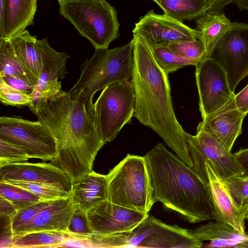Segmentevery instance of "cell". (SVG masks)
I'll return each mask as SVG.
<instances>
[{"label": "cell", "instance_id": "obj_42", "mask_svg": "<svg viewBox=\"0 0 248 248\" xmlns=\"http://www.w3.org/2000/svg\"><path fill=\"white\" fill-rule=\"evenodd\" d=\"M209 6L208 11L222 12L223 9L234 0H208Z\"/></svg>", "mask_w": 248, "mask_h": 248}, {"label": "cell", "instance_id": "obj_18", "mask_svg": "<svg viewBox=\"0 0 248 248\" xmlns=\"http://www.w3.org/2000/svg\"><path fill=\"white\" fill-rule=\"evenodd\" d=\"M74 209L70 195L51 201L31 221L21 228L14 238L40 231H57L67 233L69 222Z\"/></svg>", "mask_w": 248, "mask_h": 248}, {"label": "cell", "instance_id": "obj_39", "mask_svg": "<svg viewBox=\"0 0 248 248\" xmlns=\"http://www.w3.org/2000/svg\"><path fill=\"white\" fill-rule=\"evenodd\" d=\"M234 100L238 109L246 116L248 113V84L235 94Z\"/></svg>", "mask_w": 248, "mask_h": 248}, {"label": "cell", "instance_id": "obj_40", "mask_svg": "<svg viewBox=\"0 0 248 248\" xmlns=\"http://www.w3.org/2000/svg\"><path fill=\"white\" fill-rule=\"evenodd\" d=\"M233 155L243 175L248 176V148L241 149Z\"/></svg>", "mask_w": 248, "mask_h": 248}, {"label": "cell", "instance_id": "obj_10", "mask_svg": "<svg viewBox=\"0 0 248 248\" xmlns=\"http://www.w3.org/2000/svg\"><path fill=\"white\" fill-rule=\"evenodd\" d=\"M0 138L19 145L30 158L51 161L56 155V144L52 136L37 121L19 116H0Z\"/></svg>", "mask_w": 248, "mask_h": 248}, {"label": "cell", "instance_id": "obj_20", "mask_svg": "<svg viewBox=\"0 0 248 248\" xmlns=\"http://www.w3.org/2000/svg\"><path fill=\"white\" fill-rule=\"evenodd\" d=\"M107 175L92 170L72 186L70 197L75 208L88 212L107 200Z\"/></svg>", "mask_w": 248, "mask_h": 248}, {"label": "cell", "instance_id": "obj_32", "mask_svg": "<svg viewBox=\"0 0 248 248\" xmlns=\"http://www.w3.org/2000/svg\"><path fill=\"white\" fill-rule=\"evenodd\" d=\"M163 46L186 59L202 62L208 57L203 44L199 39L171 43Z\"/></svg>", "mask_w": 248, "mask_h": 248}, {"label": "cell", "instance_id": "obj_37", "mask_svg": "<svg viewBox=\"0 0 248 248\" xmlns=\"http://www.w3.org/2000/svg\"><path fill=\"white\" fill-rule=\"evenodd\" d=\"M0 248H11L14 239L12 217L0 215Z\"/></svg>", "mask_w": 248, "mask_h": 248}, {"label": "cell", "instance_id": "obj_13", "mask_svg": "<svg viewBox=\"0 0 248 248\" xmlns=\"http://www.w3.org/2000/svg\"><path fill=\"white\" fill-rule=\"evenodd\" d=\"M196 67L199 108L203 120L225 105L235 94L225 71L213 58H205Z\"/></svg>", "mask_w": 248, "mask_h": 248}, {"label": "cell", "instance_id": "obj_6", "mask_svg": "<svg viewBox=\"0 0 248 248\" xmlns=\"http://www.w3.org/2000/svg\"><path fill=\"white\" fill-rule=\"evenodd\" d=\"M106 175L107 201L149 213L154 202L144 156L127 154Z\"/></svg>", "mask_w": 248, "mask_h": 248}, {"label": "cell", "instance_id": "obj_22", "mask_svg": "<svg viewBox=\"0 0 248 248\" xmlns=\"http://www.w3.org/2000/svg\"><path fill=\"white\" fill-rule=\"evenodd\" d=\"M37 0H8L2 22L0 24V38H9L34 24Z\"/></svg>", "mask_w": 248, "mask_h": 248}, {"label": "cell", "instance_id": "obj_36", "mask_svg": "<svg viewBox=\"0 0 248 248\" xmlns=\"http://www.w3.org/2000/svg\"><path fill=\"white\" fill-rule=\"evenodd\" d=\"M51 201H42L27 208L18 210L12 217V226L14 238L17 232L43 208L47 206Z\"/></svg>", "mask_w": 248, "mask_h": 248}, {"label": "cell", "instance_id": "obj_8", "mask_svg": "<svg viewBox=\"0 0 248 248\" xmlns=\"http://www.w3.org/2000/svg\"><path fill=\"white\" fill-rule=\"evenodd\" d=\"M135 94L131 81L108 85L93 104L94 123L102 141H113L134 116Z\"/></svg>", "mask_w": 248, "mask_h": 248}, {"label": "cell", "instance_id": "obj_27", "mask_svg": "<svg viewBox=\"0 0 248 248\" xmlns=\"http://www.w3.org/2000/svg\"><path fill=\"white\" fill-rule=\"evenodd\" d=\"M5 76L23 79L34 86L38 82L21 64L10 41L0 38V77Z\"/></svg>", "mask_w": 248, "mask_h": 248}, {"label": "cell", "instance_id": "obj_21", "mask_svg": "<svg viewBox=\"0 0 248 248\" xmlns=\"http://www.w3.org/2000/svg\"><path fill=\"white\" fill-rule=\"evenodd\" d=\"M192 232L198 240L210 241L207 247L248 248V232H239L224 223L209 221Z\"/></svg>", "mask_w": 248, "mask_h": 248}, {"label": "cell", "instance_id": "obj_12", "mask_svg": "<svg viewBox=\"0 0 248 248\" xmlns=\"http://www.w3.org/2000/svg\"><path fill=\"white\" fill-rule=\"evenodd\" d=\"M225 71L231 90L248 76V24L232 22L211 56Z\"/></svg>", "mask_w": 248, "mask_h": 248}, {"label": "cell", "instance_id": "obj_17", "mask_svg": "<svg viewBox=\"0 0 248 248\" xmlns=\"http://www.w3.org/2000/svg\"><path fill=\"white\" fill-rule=\"evenodd\" d=\"M234 97L203 119L197 126L210 134L230 151L242 133L246 116L237 108Z\"/></svg>", "mask_w": 248, "mask_h": 248}, {"label": "cell", "instance_id": "obj_34", "mask_svg": "<svg viewBox=\"0 0 248 248\" xmlns=\"http://www.w3.org/2000/svg\"><path fill=\"white\" fill-rule=\"evenodd\" d=\"M0 100L5 106L22 108L29 107L32 98L31 94L13 88L0 77Z\"/></svg>", "mask_w": 248, "mask_h": 248}, {"label": "cell", "instance_id": "obj_3", "mask_svg": "<svg viewBox=\"0 0 248 248\" xmlns=\"http://www.w3.org/2000/svg\"><path fill=\"white\" fill-rule=\"evenodd\" d=\"M144 156L154 203L161 202L191 223L211 220L224 223L207 185L192 168L162 143Z\"/></svg>", "mask_w": 248, "mask_h": 248}, {"label": "cell", "instance_id": "obj_7", "mask_svg": "<svg viewBox=\"0 0 248 248\" xmlns=\"http://www.w3.org/2000/svg\"><path fill=\"white\" fill-rule=\"evenodd\" d=\"M60 13L95 48H108L120 36L117 11L107 0H65Z\"/></svg>", "mask_w": 248, "mask_h": 248}, {"label": "cell", "instance_id": "obj_14", "mask_svg": "<svg viewBox=\"0 0 248 248\" xmlns=\"http://www.w3.org/2000/svg\"><path fill=\"white\" fill-rule=\"evenodd\" d=\"M133 33L141 36L150 45L163 46L187 40L198 39V32L165 14L148 11L135 23Z\"/></svg>", "mask_w": 248, "mask_h": 248}, {"label": "cell", "instance_id": "obj_24", "mask_svg": "<svg viewBox=\"0 0 248 248\" xmlns=\"http://www.w3.org/2000/svg\"><path fill=\"white\" fill-rule=\"evenodd\" d=\"M21 64L37 80L41 72V60L36 36L25 30L9 38Z\"/></svg>", "mask_w": 248, "mask_h": 248}, {"label": "cell", "instance_id": "obj_33", "mask_svg": "<svg viewBox=\"0 0 248 248\" xmlns=\"http://www.w3.org/2000/svg\"><path fill=\"white\" fill-rule=\"evenodd\" d=\"M224 182L234 203L243 213L248 205V176H234Z\"/></svg>", "mask_w": 248, "mask_h": 248}, {"label": "cell", "instance_id": "obj_44", "mask_svg": "<svg viewBox=\"0 0 248 248\" xmlns=\"http://www.w3.org/2000/svg\"><path fill=\"white\" fill-rule=\"evenodd\" d=\"M0 24L2 22L8 0H0Z\"/></svg>", "mask_w": 248, "mask_h": 248}, {"label": "cell", "instance_id": "obj_46", "mask_svg": "<svg viewBox=\"0 0 248 248\" xmlns=\"http://www.w3.org/2000/svg\"><path fill=\"white\" fill-rule=\"evenodd\" d=\"M58 2H62V1H64L65 0H57Z\"/></svg>", "mask_w": 248, "mask_h": 248}, {"label": "cell", "instance_id": "obj_11", "mask_svg": "<svg viewBox=\"0 0 248 248\" xmlns=\"http://www.w3.org/2000/svg\"><path fill=\"white\" fill-rule=\"evenodd\" d=\"M36 45L41 60V72L29 107L36 115L46 108L49 101L63 91L59 79H63L67 74L66 63L70 58L66 52L52 48L47 38L37 39Z\"/></svg>", "mask_w": 248, "mask_h": 248}, {"label": "cell", "instance_id": "obj_2", "mask_svg": "<svg viewBox=\"0 0 248 248\" xmlns=\"http://www.w3.org/2000/svg\"><path fill=\"white\" fill-rule=\"evenodd\" d=\"M131 82L135 94L134 116L156 132L186 165L193 163L186 135L174 112L168 75L158 65L146 41L134 34Z\"/></svg>", "mask_w": 248, "mask_h": 248}, {"label": "cell", "instance_id": "obj_9", "mask_svg": "<svg viewBox=\"0 0 248 248\" xmlns=\"http://www.w3.org/2000/svg\"><path fill=\"white\" fill-rule=\"evenodd\" d=\"M187 149L192 169L208 185L205 163L209 161L224 181L243 175L235 156L210 134L197 127L195 135L187 133Z\"/></svg>", "mask_w": 248, "mask_h": 248}, {"label": "cell", "instance_id": "obj_43", "mask_svg": "<svg viewBox=\"0 0 248 248\" xmlns=\"http://www.w3.org/2000/svg\"><path fill=\"white\" fill-rule=\"evenodd\" d=\"M240 10H248V0H234Z\"/></svg>", "mask_w": 248, "mask_h": 248}, {"label": "cell", "instance_id": "obj_29", "mask_svg": "<svg viewBox=\"0 0 248 248\" xmlns=\"http://www.w3.org/2000/svg\"><path fill=\"white\" fill-rule=\"evenodd\" d=\"M0 196L9 201L17 211L44 201L27 190L2 181H0Z\"/></svg>", "mask_w": 248, "mask_h": 248}, {"label": "cell", "instance_id": "obj_16", "mask_svg": "<svg viewBox=\"0 0 248 248\" xmlns=\"http://www.w3.org/2000/svg\"><path fill=\"white\" fill-rule=\"evenodd\" d=\"M14 180L55 187L70 193L72 185L65 172L50 163L18 162L0 166V180Z\"/></svg>", "mask_w": 248, "mask_h": 248}, {"label": "cell", "instance_id": "obj_38", "mask_svg": "<svg viewBox=\"0 0 248 248\" xmlns=\"http://www.w3.org/2000/svg\"><path fill=\"white\" fill-rule=\"evenodd\" d=\"M2 78L8 84L16 89L29 94H31L33 91L35 86L23 79L11 76H5Z\"/></svg>", "mask_w": 248, "mask_h": 248}, {"label": "cell", "instance_id": "obj_4", "mask_svg": "<svg viewBox=\"0 0 248 248\" xmlns=\"http://www.w3.org/2000/svg\"><path fill=\"white\" fill-rule=\"evenodd\" d=\"M84 243L94 248H200L203 245L192 230L167 224L152 215L131 231L94 234Z\"/></svg>", "mask_w": 248, "mask_h": 248}, {"label": "cell", "instance_id": "obj_19", "mask_svg": "<svg viewBox=\"0 0 248 248\" xmlns=\"http://www.w3.org/2000/svg\"><path fill=\"white\" fill-rule=\"evenodd\" d=\"M205 167L208 178L207 186L224 223L239 232H245L246 219L242 212L234 203L224 181L209 161L206 162Z\"/></svg>", "mask_w": 248, "mask_h": 248}, {"label": "cell", "instance_id": "obj_28", "mask_svg": "<svg viewBox=\"0 0 248 248\" xmlns=\"http://www.w3.org/2000/svg\"><path fill=\"white\" fill-rule=\"evenodd\" d=\"M148 45L156 62L167 75L187 65L196 66L201 62L181 57L164 46Z\"/></svg>", "mask_w": 248, "mask_h": 248}, {"label": "cell", "instance_id": "obj_23", "mask_svg": "<svg viewBox=\"0 0 248 248\" xmlns=\"http://www.w3.org/2000/svg\"><path fill=\"white\" fill-rule=\"evenodd\" d=\"M198 39L210 57L217 43L231 29L232 22L224 13L207 11L197 19Z\"/></svg>", "mask_w": 248, "mask_h": 248}, {"label": "cell", "instance_id": "obj_41", "mask_svg": "<svg viewBox=\"0 0 248 248\" xmlns=\"http://www.w3.org/2000/svg\"><path fill=\"white\" fill-rule=\"evenodd\" d=\"M17 211L16 208L9 201L0 196V215L12 217Z\"/></svg>", "mask_w": 248, "mask_h": 248}, {"label": "cell", "instance_id": "obj_5", "mask_svg": "<svg viewBox=\"0 0 248 248\" xmlns=\"http://www.w3.org/2000/svg\"><path fill=\"white\" fill-rule=\"evenodd\" d=\"M133 65V42L112 49L95 48L92 57L80 65L79 79L69 92L74 96L84 90L89 111L93 115V99L95 93L109 84L128 80Z\"/></svg>", "mask_w": 248, "mask_h": 248}, {"label": "cell", "instance_id": "obj_15", "mask_svg": "<svg viewBox=\"0 0 248 248\" xmlns=\"http://www.w3.org/2000/svg\"><path fill=\"white\" fill-rule=\"evenodd\" d=\"M87 215L94 234L107 235L131 231L149 215L107 200L89 210Z\"/></svg>", "mask_w": 248, "mask_h": 248}, {"label": "cell", "instance_id": "obj_1", "mask_svg": "<svg viewBox=\"0 0 248 248\" xmlns=\"http://www.w3.org/2000/svg\"><path fill=\"white\" fill-rule=\"evenodd\" d=\"M84 93L83 89L74 96L63 91L36 115L55 141L56 155L50 163L65 172L72 186L93 170L96 156L105 144Z\"/></svg>", "mask_w": 248, "mask_h": 248}, {"label": "cell", "instance_id": "obj_30", "mask_svg": "<svg viewBox=\"0 0 248 248\" xmlns=\"http://www.w3.org/2000/svg\"><path fill=\"white\" fill-rule=\"evenodd\" d=\"M67 233L73 240L82 244L94 234L87 212L75 208L69 222Z\"/></svg>", "mask_w": 248, "mask_h": 248}, {"label": "cell", "instance_id": "obj_31", "mask_svg": "<svg viewBox=\"0 0 248 248\" xmlns=\"http://www.w3.org/2000/svg\"><path fill=\"white\" fill-rule=\"evenodd\" d=\"M0 181L27 190L44 201H53L70 195L69 192L46 185L14 180Z\"/></svg>", "mask_w": 248, "mask_h": 248}, {"label": "cell", "instance_id": "obj_35", "mask_svg": "<svg viewBox=\"0 0 248 248\" xmlns=\"http://www.w3.org/2000/svg\"><path fill=\"white\" fill-rule=\"evenodd\" d=\"M30 158L26 150L17 144L0 138V166L26 162Z\"/></svg>", "mask_w": 248, "mask_h": 248}, {"label": "cell", "instance_id": "obj_45", "mask_svg": "<svg viewBox=\"0 0 248 248\" xmlns=\"http://www.w3.org/2000/svg\"><path fill=\"white\" fill-rule=\"evenodd\" d=\"M243 214L246 220H248V205L243 212Z\"/></svg>", "mask_w": 248, "mask_h": 248}, {"label": "cell", "instance_id": "obj_26", "mask_svg": "<svg viewBox=\"0 0 248 248\" xmlns=\"http://www.w3.org/2000/svg\"><path fill=\"white\" fill-rule=\"evenodd\" d=\"M67 233L57 231H40L26 233L14 238L13 248H58L72 239Z\"/></svg>", "mask_w": 248, "mask_h": 248}, {"label": "cell", "instance_id": "obj_25", "mask_svg": "<svg viewBox=\"0 0 248 248\" xmlns=\"http://www.w3.org/2000/svg\"><path fill=\"white\" fill-rule=\"evenodd\" d=\"M164 14L178 21L198 19L208 11V0H153Z\"/></svg>", "mask_w": 248, "mask_h": 248}]
</instances>
